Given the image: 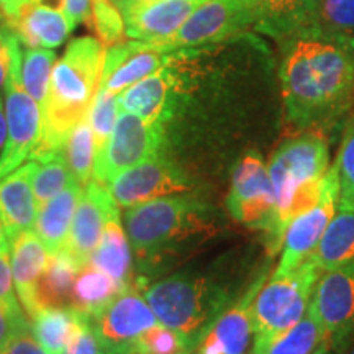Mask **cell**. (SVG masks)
Wrapping results in <instances>:
<instances>
[{"label": "cell", "mask_w": 354, "mask_h": 354, "mask_svg": "<svg viewBox=\"0 0 354 354\" xmlns=\"http://www.w3.org/2000/svg\"><path fill=\"white\" fill-rule=\"evenodd\" d=\"M286 120L297 130L326 125L351 104L354 51L344 39L325 33L284 43L281 69Z\"/></svg>", "instance_id": "cell-1"}, {"label": "cell", "mask_w": 354, "mask_h": 354, "mask_svg": "<svg viewBox=\"0 0 354 354\" xmlns=\"http://www.w3.org/2000/svg\"><path fill=\"white\" fill-rule=\"evenodd\" d=\"M105 48L99 39H73L55 64L44 102L41 140L30 159L63 151L71 131L87 117L100 84Z\"/></svg>", "instance_id": "cell-2"}, {"label": "cell", "mask_w": 354, "mask_h": 354, "mask_svg": "<svg viewBox=\"0 0 354 354\" xmlns=\"http://www.w3.org/2000/svg\"><path fill=\"white\" fill-rule=\"evenodd\" d=\"M209 209L194 194H176L128 207L125 228L136 258L153 261L196 234H210Z\"/></svg>", "instance_id": "cell-3"}, {"label": "cell", "mask_w": 354, "mask_h": 354, "mask_svg": "<svg viewBox=\"0 0 354 354\" xmlns=\"http://www.w3.org/2000/svg\"><path fill=\"white\" fill-rule=\"evenodd\" d=\"M146 302L161 325L176 331L189 351L230 302L228 292L205 276L176 274L145 287Z\"/></svg>", "instance_id": "cell-4"}, {"label": "cell", "mask_w": 354, "mask_h": 354, "mask_svg": "<svg viewBox=\"0 0 354 354\" xmlns=\"http://www.w3.org/2000/svg\"><path fill=\"white\" fill-rule=\"evenodd\" d=\"M322 271L312 258L287 274H272L256 292L251 304L253 349L258 353L297 325L307 312Z\"/></svg>", "instance_id": "cell-5"}, {"label": "cell", "mask_w": 354, "mask_h": 354, "mask_svg": "<svg viewBox=\"0 0 354 354\" xmlns=\"http://www.w3.org/2000/svg\"><path fill=\"white\" fill-rule=\"evenodd\" d=\"M0 39L8 51V73L6 88V117L7 143L0 156V179L15 171L25 159H30L43 131L41 107L21 82V46L20 38L13 28L6 24L0 25Z\"/></svg>", "instance_id": "cell-6"}, {"label": "cell", "mask_w": 354, "mask_h": 354, "mask_svg": "<svg viewBox=\"0 0 354 354\" xmlns=\"http://www.w3.org/2000/svg\"><path fill=\"white\" fill-rule=\"evenodd\" d=\"M166 148V123L148 122L120 110L104 151L94 159L92 177L109 185L123 171L148 161Z\"/></svg>", "instance_id": "cell-7"}, {"label": "cell", "mask_w": 354, "mask_h": 354, "mask_svg": "<svg viewBox=\"0 0 354 354\" xmlns=\"http://www.w3.org/2000/svg\"><path fill=\"white\" fill-rule=\"evenodd\" d=\"M253 26L254 13L250 0H205L172 37L148 46L159 51L201 48L236 37Z\"/></svg>", "instance_id": "cell-8"}, {"label": "cell", "mask_w": 354, "mask_h": 354, "mask_svg": "<svg viewBox=\"0 0 354 354\" xmlns=\"http://www.w3.org/2000/svg\"><path fill=\"white\" fill-rule=\"evenodd\" d=\"M88 320L105 354H138L141 338L159 323L145 295L133 286L123 289Z\"/></svg>", "instance_id": "cell-9"}, {"label": "cell", "mask_w": 354, "mask_h": 354, "mask_svg": "<svg viewBox=\"0 0 354 354\" xmlns=\"http://www.w3.org/2000/svg\"><path fill=\"white\" fill-rule=\"evenodd\" d=\"M308 307L330 348L336 354L346 351L354 338V261L320 274Z\"/></svg>", "instance_id": "cell-10"}, {"label": "cell", "mask_w": 354, "mask_h": 354, "mask_svg": "<svg viewBox=\"0 0 354 354\" xmlns=\"http://www.w3.org/2000/svg\"><path fill=\"white\" fill-rule=\"evenodd\" d=\"M266 165L271 177L276 210L299 184L325 176L330 167L328 145L318 133H304L279 145Z\"/></svg>", "instance_id": "cell-11"}, {"label": "cell", "mask_w": 354, "mask_h": 354, "mask_svg": "<svg viewBox=\"0 0 354 354\" xmlns=\"http://www.w3.org/2000/svg\"><path fill=\"white\" fill-rule=\"evenodd\" d=\"M107 187L123 209L194 189L187 172L165 153L123 171L110 180Z\"/></svg>", "instance_id": "cell-12"}, {"label": "cell", "mask_w": 354, "mask_h": 354, "mask_svg": "<svg viewBox=\"0 0 354 354\" xmlns=\"http://www.w3.org/2000/svg\"><path fill=\"white\" fill-rule=\"evenodd\" d=\"M230 215L248 228L266 232L274 212V190L268 165L259 153L250 151L238 161L227 197Z\"/></svg>", "instance_id": "cell-13"}, {"label": "cell", "mask_w": 354, "mask_h": 354, "mask_svg": "<svg viewBox=\"0 0 354 354\" xmlns=\"http://www.w3.org/2000/svg\"><path fill=\"white\" fill-rule=\"evenodd\" d=\"M338 176L335 166H330L323 177L322 198L313 209L297 216L287 228L281 248V259L274 274L281 276L299 268L305 259L315 253L323 233L328 228L331 218L338 209Z\"/></svg>", "instance_id": "cell-14"}, {"label": "cell", "mask_w": 354, "mask_h": 354, "mask_svg": "<svg viewBox=\"0 0 354 354\" xmlns=\"http://www.w3.org/2000/svg\"><path fill=\"white\" fill-rule=\"evenodd\" d=\"M185 51H174V57L153 73L118 94L120 110L135 113L148 122L169 123L184 91V76L180 71Z\"/></svg>", "instance_id": "cell-15"}, {"label": "cell", "mask_w": 354, "mask_h": 354, "mask_svg": "<svg viewBox=\"0 0 354 354\" xmlns=\"http://www.w3.org/2000/svg\"><path fill=\"white\" fill-rule=\"evenodd\" d=\"M205 0H115L127 38L159 44L172 37Z\"/></svg>", "instance_id": "cell-16"}, {"label": "cell", "mask_w": 354, "mask_h": 354, "mask_svg": "<svg viewBox=\"0 0 354 354\" xmlns=\"http://www.w3.org/2000/svg\"><path fill=\"white\" fill-rule=\"evenodd\" d=\"M118 203L107 185L92 179L82 190V196L74 212L68 241L63 251L79 268L88 264L92 253L99 245L105 223L118 215Z\"/></svg>", "instance_id": "cell-17"}, {"label": "cell", "mask_w": 354, "mask_h": 354, "mask_svg": "<svg viewBox=\"0 0 354 354\" xmlns=\"http://www.w3.org/2000/svg\"><path fill=\"white\" fill-rule=\"evenodd\" d=\"M266 274L258 277L250 289L233 305L225 308L210 326L203 331L194 354H251L253 349V323H251V304L256 292L264 284Z\"/></svg>", "instance_id": "cell-18"}, {"label": "cell", "mask_w": 354, "mask_h": 354, "mask_svg": "<svg viewBox=\"0 0 354 354\" xmlns=\"http://www.w3.org/2000/svg\"><path fill=\"white\" fill-rule=\"evenodd\" d=\"M256 32L287 43L322 33L320 0H250Z\"/></svg>", "instance_id": "cell-19"}, {"label": "cell", "mask_w": 354, "mask_h": 354, "mask_svg": "<svg viewBox=\"0 0 354 354\" xmlns=\"http://www.w3.org/2000/svg\"><path fill=\"white\" fill-rule=\"evenodd\" d=\"M172 57L174 51L154 50L135 39L113 44L105 48L99 87L118 95L127 87L151 76Z\"/></svg>", "instance_id": "cell-20"}, {"label": "cell", "mask_w": 354, "mask_h": 354, "mask_svg": "<svg viewBox=\"0 0 354 354\" xmlns=\"http://www.w3.org/2000/svg\"><path fill=\"white\" fill-rule=\"evenodd\" d=\"M37 162L30 161L0 179V218L7 240L35 227L38 203L33 192V174Z\"/></svg>", "instance_id": "cell-21"}, {"label": "cell", "mask_w": 354, "mask_h": 354, "mask_svg": "<svg viewBox=\"0 0 354 354\" xmlns=\"http://www.w3.org/2000/svg\"><path fill=\"white\" fill-rule=\"evenodd\" d=\"M20 43L30 48H57L73 32L76 21L61 8L28 2L20 8L15 19L8 21Z\"/></svg>", "instance_id": "cell-22"}, {"label": "cell", "mask_w": 354, "mask_h": 354, "mask_svg": "<svg viewBox=\"0 0 354 354\" xmlns=\"http://www.w3.org/2000/svg\"><path fill=\"white\" fill-rule=\"evenodd\" d=\"M10 246L13 282H15L21 307L32 320L41 312L37 300V287L48 259H50V253L43 246L38 234L32 230L17 234L13 240H10Z\"/></svg>", "instance_id": "cell-23"}, {"label": "cell", "mask_w": 354, "mask_h": 354, "mask_svg": "<svg viewBox=\"0 0 354 354\" xmlns=\"http://www.w3.org/2000/svg\"><path fill=\"white\" fill-rule=\"evenodd\" d=\"M82 190L84 187L74 177L57 196L38 209L37 220H35V233L38 234L50 254L63 251Z\"/></svg>", "instance_id": "cell-24"}, {"label": "cell", "mask_w": 354, "mask_h": 354, "mask_svg": "<svg viewBox=\"0 0 354 354\" xmlns=\"http://www.w3.org/2000/svg\"><path fill=\"white\" fill-rule=\"evenodd\" d=\"M88 264L109 274L122 289L131 286V250L120 223V214L107 220Z\"/></svg>", "instance_id": "cell-25"}, {"label": "cell", "mask_w": 354, "mask_h": 354, "mask_svg": "<svg viewBox=\"0 0 354 354\" xmlns=\"http://www.w3.org/2000/svg\"><path fill=\"white\" fill-rule=\"evenodd\" d=\"M322 272L354 261V209H336L312 256Z\"/></svg>", "instance_id": "cell-26"}, {"label": "cell", "mask_w": 354, "mask_h": 354, "mask_svg": "<svg viewBox=\"0 0 354 354\" xmlns=\"http://www.w3.org/2000/svg\"><path fill=\"white\" fill-rule=\"evenodd\" d=\"M82 268L74 263L64 251L50 254L46 268L38 281L37 300L39 310L71 307L73 287Z\"/></svg>", "instance_id": "cell-27"}, {"label": "cell", "mask_w": 354, "mask_h": 354, "mask_svg": "<svg viewBox=\"0 0 354 354\" xmlns=\"http://www.w3.org/2000/svg\"><path fill=\"white\" fill-rule=\"evenodd\" d=\"M122 290V287L109 274L87 264L79 271L74 281L71 308L87 317H94Z\"/></svg>", "instance_id": "cell-28"}, {"label": "cell", "mask_w": 354, "mask_h": 354, "mask_svg": "<svg viewBox=\"0 0 354 354\" xmlns=\"http://www.w3.org/2000/svg\"><path fill=\"white\" fill-rule=\"evenodd\" d=\"M76 315L71 307H53L32 318V333L46 354H66Z\"/></svg>", "instance_id": "cell-29"}, {"label": "cell", "mask_w": 354, "mask_h": 354, "mask_svg": "<svg viewBox=\"0 0 354 354\" xmlns=\"http://www.w3.org/2000/svg\"><path fill=\"white\" fill-rule=\"evenodd\" d=\"M323 344H328L325 331L315 313L308 307L297 325L269 343L264 349L251 354H313Z\"/></svg>", "instance_id": "cell-30"}, {"label": "cell", "mask_w": 354, "mask_h": 354, "mask_svg": "<svg viewBox=\"0 0 354 354\" xmlns=\"http://www.w3.org/2000/svg\"><path fill=\"white\" fill-rule=\"evenodd\" d=\"M35 162H37V167L33 174V192L39 209L57 196L74 179V176L71 172L64 149L35 159Z\"/></svg>", "instance_id": "cell-31"}, {"label": "cell", "mask_w": 354, "mask_h": 354, "mask_svg": "<svg viewBox=\"0 0 354 354\" xmlns=\"http://www.w3.org/2000/svg\"><path fill=\"white\" fill-rule=\"evenodd\" d=\"M56 55L48 48H21V82L25 91L38 102L43 109L46 102L48 88Z\"/></svg>", "instance_id": "cell-32"}, {"label": "cell", "mask_w": 354, "mask_h": 354, "mask_svg": "<svg viewBox=\"0 0 354 354\" xmlns=\"http://www.w3.org/2000/svg\"><path fill=\"white\" fill-rule=\"evenodd\" d=\"M64 154L68 159L71 172L76 177L77 183L86 187L91 183L92 172H94V135H92L88 118H82L81 122L71 131L64 146Z\"/></svg>", "instance_id": "cell-33"}, {"label": "cell", "mask_w": 354, "mask_h": 354, "mask_svg": "<svg viewBox=\"0 0 354 354\" xmlns=\"http://www.w3.org/2000/svg\"><path fill=\"white\" fill-rule=\"evenodd\" d=\"M118 113H120L118 95L107 92L105 88H97V94L94 100H92V105L87 113L88 123H91L92 128V135H94V159L104 151L105 145H107L110 135L113 131Z\"/></svg>", "instance_id": "cell-34"}, {"label": "cell", "mask_w": 354, "mask_h": 354, "mask_svg": "<svg viewBox=\"0 0 354 354\" xmlns=\"http://www.w3.org/2000/svg\"><path fill=\"white\" fill-rule=\"evenodd\" d=\"M336 176H338V207L339 209H354V118L344 128L342 145L335 161Z\"/></svg>", "instance_id": "cell-35"}, {"label": "cell", "mask_w": 354, "mask_h": 354, "mask_svg": "<svg viewBox=\"0 0 354 354\" xmlns=\"http://www.w3.org/2000/svg\"><path fill=\"white\" fill-rule=\"evenodd\" d=\"M91 21L104 48L122 43L127 37L123 17L115 0H92Z\"/></svg>", "instance_id": "cell-36"}, {"label": "cell", "mask_w": 354, "mask_h": 354, "mask_svg": "<svg viewBox=\"0 0 354 354\" xmlns=\"http://www.w3.org/2000/svg\"><path fill=\"white\" fill-rule=\"evenodd\" d=\"M322 32L330 37H354V0H320Z\"/></svg>", "instance_id": "cell-37"}, {"label": "cell", "mask_w": 354, "mask_h": 354, "mask_svg": "<svg viewBox=\"0 0 354 354\" xmlns=\"http://www.w3.org/2000/svg\"><path fill=\"white\" fill-rule=\"evenodd\" d=\"M184 349H189L184 339L176 331L158 323L141 338L138 354H177Z\"/></svg>", "instance_id": "cell-38"}, {"label": "cell", "mask_w": 354, "mask_h": 354, "mask_svg": "<svg viewBox=\"0 0 354 354\" xmlns=\"http://www.w3.org/2000/svg\"><path fill=\"white\" fill-rule=\"evenodd\" d=\"M12 266H10V241H6L0 245V305L6 307L8 312L25 313L17 299L15 290L12 286Z\"/></svg>", "instance_id": "cell-39"}, {"label": "cell", "mask_w": 354, "mask_h": 354, "mask_svg": "<svg viewBox=\"0 0 354 354\" xmlns=\"http://www.w3.org/2000/svg\"><path fill=\"white\" fill-rule=\"evenodd\" d=\"M66 354H102L94 331H92L91 320L84 313L77 312Z\"/></svg>", "instance_id": "cell-40"}, {"label": "cell", "mask_w": 354, "mask_h": 354, "mask_svg": "<svg viewBox=\"0 0 354 354\" xmlns=\"http://www.w3.org/2000/svg\"><path fill=\"white\" fill-rule=\"evenodd\" d=\"M28 328H32V323L25 313L17 315V313L8 312L6 307L0 305V354L6 351L7 344L10 343L13 336Z\"/></svg>", "instance_id": "cell-41"}, {"label": "cell", "mask_w": 354, "mask_h": 354, "mask_svg": "<svg viewBox=\"0 0 354 354\" xmlns=\"http://www.w3.org/2000/svg\"><path fill=\"white\" fill-rule=\"evenodd\" d=\"M3 354H46V351L37 342V338L32 333V328H28L13 336Z\"/></svg>", "instance_id": "cell-42"}, {"label": "cell", "mask_w": 354, "mask_h": 354, "mask_svg": "<svg viewBox=\"0 0 354 354\" xmlns=\"http://www.w3.org/2000/svg\"><path fill=\"white\" fill-rule=\"evenodd\" d=\"M92 0H64V12L77 24L91 21Z\"/></svg>", "instance_id": "cell-43"}, {"label": "cell", "mask_w": 354, "mask_h": 354, "mask_svg": "<svg viewBox=\"0 0 354 354\" xmlns=\"http://www.w3.org/2000/svg\"><path fill=\"white\" fill-rule=\"evenodd\" d=\"M7 73H8V51L6 44H3L2 39H0V87L6 84Z\"/></svg>", "instance_id": "cell-44"}, {"label": "cell", "mask_w": 354, "mask_h": 354, "mask_svg": "<svg viewBox=\"0 0 354 354\" xmlns=\"http://www.w3.org/2000/svg\"><path fill=\"white\" fill-rule=\"evenodd\" d=\"M28 2H30V0H8V6L6 8V12H3V17H6V20L10 21V20L15 19V15L19 13L20 8Z\"/></svg>", "instance_id": "cell-45"}, {"label": "cell", "mask_w": 354, "mask_h": 354, "mask_svg": "<svg viewBox=\"0 0 354 354\" xmlns=\"http://www.w3.org/2000/svg\"><path fill=\"white\" fill-rule=\"evenodd\" d=\"M7 117H6V109L2 107V102H0V151L6 148L7 143Z\"/></svg>", "instance_id": "cell-46"}, {"label": "cell", "mask_w": 354, "mask_h": 354, "mask_svg": "<svg viewBox=\"0 0 354 354\" xmlns=\"http://www.w3.org/2000/svg\"><path fill=\"white\" fill-rule=\"evenodd\" d=\"M313 354H336V353L333 351V349L330 348V344H323V346L318 348L317 351L313 353Z\"/></svg>", "instance_id": "cell-47"}, {"label": "cell", "mask_w": 354, "mask_h": 354, "mask_svg": "<svg viewBox=\"0 0 354 354\" xmlns=\"http://www.w3.org/2000/svg\"><path fill=\"white\" fill-rule=\"evenodd\" d=\"M8 241L7 240V234H6V228H3V223H2V218H0V245H3V243Z\"/></svg>", "instance_id": "cell-48"}, {"label": "cell", "mask_w": 354, "mask_h": 354, "mask_svg": "<svg viewBox=\"0 0 354 354\" xmlns=\"http://www.w3.org/2000/svg\"><path fill=\"white\" fill-rule=\"evenodd\" d=\"M7 6H8V0H0V10H2V13L6 12Z\"/></svg>", "instance_id": "cell-49"}, {"label": "cell", "mask_w": 354, "mask_h": 354, "mask_svg": "<svg viewBox=\"0 0 354 354\" xmlns=\"http://www.w3.org/2000/svg\"><path fill=\"white\" fill-rule=\"evenodd\" d=\"M348 43H349V46H351V50L354 51V37H353L351 39H349V41H348Z\"/></svg>", "instance_id": "cell-50"}, {"label": "cell", "mask_w": 354, "mask_h": 354, "mask_svg": "<svg viewBox=\"0 0 354 354\" xmlns=\"http://www.w3.org/2000/svg\"><path fill=\"white\" fill-rule=\"evenodd\" d=\"M177 354H190V351H189V349H184V351H179Z\"/></svg>", "instance_id": "cell-51"}, {"label": "cell", "mask_w": 354, "mask_h": 354, "mask_svg": "<svg viewBox=\"0 0 354 354\" xmlns=\"http://www.w3.org/2000/svg\"><path fill=\"white\" fill-rule=\"evenodd\" d=\"M348 354H354V344L351 348H349V351H348Z\"/></svg>", "instance_id": "cell-52"}, {"label": "cell", "mask_w": 354, "mask_h": 354, "mask_svg": "<svg viewBox=\"0 0 354 354\" xmlns=\"http://www.w3.org/2000/svg\"><path fill=\"white\" fill-rule=\"evenodd\" d=\"M0 12H2V10H0ZM2 19H6V17H3V13H0V20H2Z\"/></svg>", "instance_id": "cell-53"}, {"label": "cell", "mask_w": 354, "mask_h": 354, "mask_svg": "<svg viewBox=\"0 0 354 354\" xmlns=\"http://www.w3.org/2000/svg\"><path fill=\"white\" fill-rule=\"evenodd\" d=\"M102 354H105V353H102Z\"/></svg>", "instance_id": "cell-54"}]
</instances>
